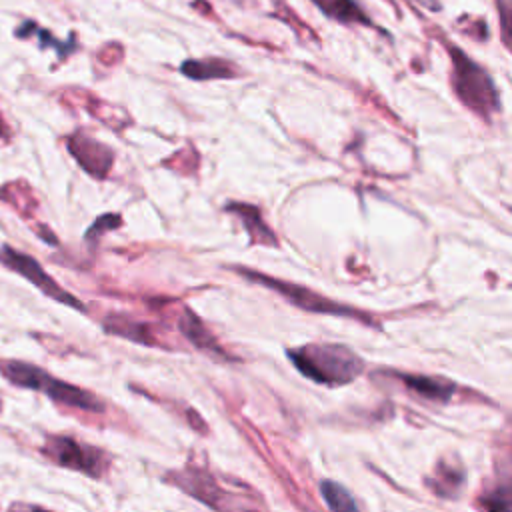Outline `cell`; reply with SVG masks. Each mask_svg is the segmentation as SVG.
I'll return each mask as SVG.
<instances>
[{"label": "cell", "instance_id": "6", "mask_svg": "<svg viewBox=\"0 0 512 512\" xmlns=\"http://www.w3.org/2000/svg\"><path fill=\"white\" fill-rule=\"evenodd\" d=\"M42 454L58 466L100 478L106 470V456L98 448L78 442L70 436H48Z\"/></svg>", "mask_w": 512, "mask_h": 512}, {"label": "cell", "instance_id": "10", "mask_svg": "<svg viewBox=\"0 0 512 512\" xmlns=\"http://www.w3.org/2000/svg\"><path fill=\"white\" fill-rule=\"evenodd\" d=\"M314 6L320 8V12L324 16H328L330 20H336L340 24L352 26V24H360V26H370L374 28V22L370 20V16L358 6L356 0H310Z\"/></svg>", "mask_w": 512, "mask_h": 512}, {"label": "cell", "instance_id": "13", "mask_svg": "<svg viewBox=\"0 0 512 512\" xmlns=\"http://www.w3.org/2000/svg\"><path fill=\"white\" fill-rule=\"evenodd\" d=\"M104 330L110 332V334H116L120 338H128L132 342H138V344H154L150 328L146 324L136 322L132 318H126V316H118V314L108 316L104 320Z\"/></svg>", "mask_w": 512, "mask_h": 512}, {"label": "cell", "instance_id": "17", "mask_svg": "<svg viewBox=\"0 0 512 512\" xmlns=\"http://www.w3.org/2000/svg\"><path fill=\"white\" fill-rule=\"evenodd\" d=\"M482 506L486 508V512H510V492L508 488H500L492 494H488L486 498H482Z\"/></svg>", "mask_w": 512, "mask_h": 512}, {"label": "cell", "instance_id": "9", "mask_svg": "<svg viewBox=\"0 0 512 512\" xmlns=\"http://www.w3.org/2000/svg\"><path fill=\"white\" fill-rule=\"evenodd\" d=\"M228 212H234L236 218L240 220V224L244 226V230L248 232L252 244H262V246H278V240L274 236V232L268 228V224L264 222L260 210L252 204H244V202H232L226 206Z\"/></svg>", "mask_w": 512, "mask_h": 512}, {"label": "cell", "instance_id": "20", "mask_svg": "<svg viewBox=\"0 0 512 512\" xmlns=\"http://www.w3.org/2000/svg\"><path fill=\"white\" fill-rule=\"evenodd\" d=\"M8 512H48L44 508H38V506H32V504H24V502H14Z\"/></svg>", "mask_w": 512, "mask_h": 512}, {"label": "cell", "instance_id": "21", "mask_svg": "<svg viewBox=\"0 0 512 512\" xmlns=\"http://www.w3.org/2000/svg\"><path fill=\"white\" fill-rule=\"evenodd\" d=\"M0 138H4V140H8V138H10V130L6 128V124H4V120H2V116H0Z\"/></svg>", "mask_w": 512, "mask_h": 512}, {"label": "cell", "instance_id": "4", "mask_svg": "<svg viewBox=\"0 0 512 512\" xmlns=\"http://www.w3.org/2000/svg\"><path fill=\"white\" fill-rule=\"evenodd\" d=\"M232 270L240 276H244L246 280L250 282H256V284H262L274 292H278L282 298H286L292 306L296 308H302L306 312H314V314H330V316H346V318H356L364 324H374L372 318L368 314H364L362 310H356L352 306H346L342 302H334L306 286H300V284H294V282H286V280H280V278H272L268 274H262V272H256V270H250V268H244V266H232Z\"/></svg>", "mask_w": 512, "mask_h": 512}, {"label": "cell", "instance_id": "7", "mask_svg": "<svg viewBox=\"0 0 512 512\" xmlns=\"http://www.w3.org/2000/svg\"><path fill=\"white\" fill-rule=\"evenodd\" d=\"M66 146L72 158L80 164V168L94 178H104L114 164L112 148H108L106 144H102L100 140L88 134H82V132L72 134L66 140Z\"/></svg>", "mask_w": 512, "mask_h": 512}, {"label": "cell", "instance_id": "8", "mask_svg": "<svg viewBox=\"0 0 512 512\" xmlns=\"http://www.w3.org/2000/svg\"><path fill=\"white\" fill-rule=\"evenodd\" d=\"M174 482L186 490L188 494H192L194 498H198L200 502L208 504L210 508L218 510V512H232V504L228 502V496L220 490V486L214 482V478L210 474H206L204 470H198L196 466H188L184 472H176L174 474Z\"/></svg>", "mask_w": 512, "mask_h": 512}, {"label": "cell", "instance_id": "19", "mask_svg": "<svg viewBox=\"0 0 512 512\" xmlns=\"http://www.w3.org/2000/svg\"><path fill=\"white\" fill-rule=\"evenodd\" d=\"M498 12H500V22H502V42L508 46V42H510V34H508L510 4H508V0H498Z\"/></svg>", "mask_w": 512, "mask_h": 512}, {"label": "cell", "instance_id": "1", "mask_svg": "<svg viewBox=\"0 0 512 512\" xmlns=\"http://www.w3.org/2000/svg\"><path fill=\"white\" fill-rule=\"evenodd\" d=\"M286 356L300 374L326 386L350 384L364 370L362 358L344 344H306Z\"/></svg>", "mask_w": 512, "mask_h": 512}, {"label": "cell", "instance_id": "2", "mask_svg": "<svg viewBox=\"0 0 512 512\" xmlns=\"http://www.w3.org/2000/svg\"><path fill=\"white\" fill-rule=\"evenodd\" d=\"M452 60V86L460 102L486 122L500 110V98L490 74L456 44L444 40Z\"/></svg>", "mask_w": 512, "mask_h": 512}, {"label": "cell", "instance_id": "11", "mask_svg": "<svg viewBox=\"0 0 512 512\" xmlns=\"http://www.w3.org/2000/svg\"><path fill=\"white\" fill-rule=\"evenodd\" d=\"M180 72L192 80H212V78H234L238 70L234 64L222 58H190L180 64Z\"/></svg>", "mask_w": 512, "mask_h": 512}, {"label": "cell", "instance_id": "15", "mask_svg": "<svg viewBox=\"0 0 512 512\" xmlns=\"http://www.w3.org/2000/svg\"><path fill=\"white\" fill-rule=\"evenodd\" d=\"M320 494L330 508V512H360L352 494L334 480H322L320 482Z\"/></svg>", "mask_w": 512, "mask_h": 512}, {"label": "cell", "instance_id": "3", "mask_svg": "<svg viewBox=\"0 0 512 512\" xmlns=\"http://www.w3.org/2000/svg\"><path fill=\"white\" fill-rule=\"evenodd\" d=\"M0 372L14 386L44 392L54 402H60L64 406L86 410V412H102L104 410L102 400L98 396H94L92 392L72 386L64 380H58L52 374H48L46 370L30 364V362L4 360V362H0Z\"/></svg>", "mask_w": 512, "mask_h": 512}, {"label": "cell", "instance_id": "5", "mask_svg": "<svg viewBox=\"0 0 512 512\" xmlns=\"http://www.w3.org/2000/svg\"><path fill=\"white\" fill-rule=\"evenodd\" d=\"M0 264H4L8 270L20 274L22 278H26L30 284H34L42 294H46L48 298L64 304V306H70L74 310H80V312H86V306L74 296L70 294L68 290H64L42 266L36 258H32L30 254H24V252H18L14 246L10 244H4L0 248Z\"/></svg>", "mask_w": 512, "mask_h": 512}, {"label": "cell", "instance_id": "18", "mask_svg": "<svg viewBox=\"0 0 512 512\" xmlns=\"http://www.w3.org/2000/svg\"><path fill=\"white\" fill-rule=\"evenodd\" d=\"M122 224V220H120V216L118 214H104V216H100L90 228H88V232H86V240H92V238H98L100 234H104V230H108V228H116V226H120Z\"/></svg>", "mask_w": 512, "mask_h": 512}, {"label": "cell", "instance_id": "16", "mask_svg": "<svg viewBox=\"0 0 512 512\" xmlns=\"http://www.w3.org/2000/svg\"><path fill=\"white\" fill-rule=\"evenodd\" d=\"M462 484H464V472L460 468L440 464L438 474H436V478L432 480L430 486L442 496H456L460 492Z\"/></svg>", "mask_w": 512, "mask_h": 512}, {"label": "cell", "instance_id": "12", "mask_svg": "<svg viewBox=\"0 0 512 512\" xmlns=\"http://www.w3.org/2000/svg\"><path fill=\"white\" fill-rule=\"evenodd\" d=\"M180 332L200 350H206V352H212V354H218V356H224L222 348L218 346V342L214 340V336L204 328V324L200 322V318L190 312V310H184L182 316H180Z\"/></svg>", "mask_w": 512, "mask_h": 512}, {"label": "cell", "instance_id": "14", "mask_svg": "<svg viewBox=\"0 0 512 512\" xmlns=\"http://www.w3.org/2000/svg\"><path fill=\"white\" fill-rule=\"evenodd\" d=\"M402 380L406 386L416 392L422 398L428 400H448L454 392V384L440 380V378H430V376H412V374H402Z\"/></svg>", "mask_w": 512, "mask_h": 512}]
</instances>
